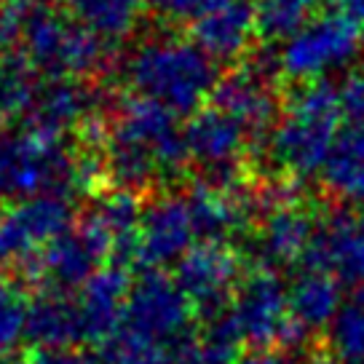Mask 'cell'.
<instances>
[{"label":"cell","mask_w":364,"mask_h":364,"mask_svg":"<svg viewBox=\"0 0 364 364\" xmlns=\"http://www.w3.org/2000/svg\"><path fill=\"white\" fill-rule=\"evenodd\" d=\"M217 80V62L182 30H161L129 51L124 86L129 94L164 105L174 115L198 113Z\"/></svg>","instance_id":"cell-1"},{"label":"cell","mask_w":364,"mask_h":364,"mask_svg":"<svg viewBox=\"0 0 364 364\" xmlns=\"http://www.w3.org/2000/svg\"><path fill=\"white\" fill-rule=\"evenodd\" d=\"M341 89L327 78L284 86V110L265 145V177L303 182L324 169L341 129Z\"/></svg>","instance_id":"cell-2"},{"label":"cell","mask_w":364,"mask_h":364,"mask_svg":"<svg viewBox=\"0 0 364 364\" xmlns=\"http://www.w3.org/2000/svg\"><path fill=\"white\" fill-rule=\"evenodd\" d=\"M19 54L46 80H100L113 68V43L57 6L24 14Z\"/></svg>","instance_id":"cell-3"},{"label":"cell","mask_w":364,"mask_h":364,"mask_svg":"<svg viewBox=\"0 0 364 364\" xmlns=\"http://www.w3.org/2000/svg\"><path fill=\"white\" fill-rule=\"evenodd\" d=\"M86 193L80 180L78 145H65V136L43 134L22 126L0 134V201L14 204L35 196Z\"/></svg>","instance_id":"cell-4"},{"label":"cell","mask_w":364,"mask_h":364,"mask_svg":"<svg viewBox=\"0 0 364 364\" xmlns=\"http://www.w3.org/2000/svg\"><path fill=\"white\" fill-rule=\"evenodd\" d=\"M110 260L113 244L107 233L89 212H83L68 233H62L38 255V260L19 279V284L38 287V292L73 295L75 289L80 292L91 276L102 271L105 262Z\"/></svg>","instance_id":"cell-5"},{"label":"cell","mask_w":364,"mask_h":364,"mask_svg":"<svg viewBox=\"0 0 364 364\" xmlns=\"http://www.w3.org/2000/svg\"><path fill=\"white\" fill-rule=\"evenodd\" d=\"M364 35L351 16L341 11L324 14L300 27L279 51V73L284 86L324 78L330 70L359 57Z\"/></svg>","instance_id":"cell-6"},{"label":"cell","mask_w":364,"mask_h":364,"mask_svg":"<svg viewBox=\"0 0 364 364\" xmlns=\"http://www.w3.org/2000/svg\"><path fill=\"white\" fill-rule=\"evenodd\" d=\"M73 201L59 196H35L6 204L0 212V262L11 268L16 282L30 271L38 255L75 225Z\"/></svg>","instance_id":"cell-7"},{"label":"cell","mask_w":364,"mask_h":364,"mask_svg":"<svg viewBox=\"0 0 364 364\" xmlns=\"http://www.w3.org/2000/svg\"><path fill=\"white\" fill-rule=\"evenodd\" d=\"M250 268L247 257L230 244L198 241L174 265V279L193 303L198 321L223 316Z\"/></svg>","instance_id":"cell-8"},{"label":"cell","mask_w":364,"mask_h":364,"mask_svg":"<svg viewBox=\"0 0 364 364\" xmlns=\"http://www.w3.org/2000/svg\"><path fill=\"white\" fill-rule=\"evenodd\" d=\"M193 316V303L174 276H166L164 271H145L132 282L124 314V327L129 330L171 348L191 335Z\"/></svg>","instance_id":"cell-9"},{"label":"cell","mask_w":364,"mask_h":364,"mask_svg":"<svg viewBox=\"0 0 364 364\" xmlns=\"http://www.w3.org/2000/svg\"><path fill=\"white\" fill-rule=\"evenodd\" d=\"M230 318L244 346L279 348L289 324V287L279 271L250 265L230 303Z\"/></svg>","instance_id":"cell-10"},{"label":"cell","mask_w":364,"mask_h":364,"mask_svg":"<svg viewBox=\"0 0 364 364\" xmlns=\"http://www.w3.org/2000/svg\"><path fill=\"white\" fill-rule=\"evenodd\" d=\"M110 105L113 100L100 80L54 78L38 83L33 102L24 113V126L54 136H78L91 121L102 118Z\"/></svg>","instance_id":"cell-11"},{"label":"cell","mask_w":364,"mask_h":364,"mask_svg":"<svg viewBox=\"0 0 364 364\" xmlns=\"http://www.w3.org/2000/svg\"><path fill=\"white\" fill-rule=\"evenodd\" d=\"M300 265L303 271L332 273L341 284H364V206L351 212L332 204L321 212L316 236Z\"/></svg>","instance_id":"cell-12"},{"label":"cell","mask_w":364,"mask_h":364,"mask_svg":"<svg viewBox=\"0 0 364 364\" xmlns=\"http://www.w3.org/2000/svg\"><path fill=\"white\" fill-rule=\"evenodd\" d=\"M196 225L185 193L159 191L142 204L136 262L145 271H164L193 247Z\"/></svg>","instance_id":"cell-13"},{"label":"cell","mask_w":364,"mask_h":364,"mask_svg":"<svg viewBox=\"0 0 364 364\" xmlns=\"http://www.w3.org/2000/svg\"><path fill=\"white\" fill-rule=\"evenodd\" d=\"M188 35L209 57L223 65H241L255 51L260 38L255 0H217L201 16H196Z\"/></svg>","instance_id":"cell-14"},{"label":"cell","mask_w":364,"mask_h":364,"mask_svg":"<svg viewBox=\"0 0 364 364\" xmlns=\"http://www.w3.org/2000/svg\"><path fill=\"white\" fill-rule=\"evenodd\" d=\"M129 268L121 265H105L83 284L78 295L80 324H83V341L100 346L110 335L124 327L126 300L132 289Z\"/></svg>","instance_id":"cell-15"},{"label":"cell","mask_w":364,"mask_h":364,"mask_svg":"<svg viewBox=\"0 0 364 364\" xmlns=\"http://www.w3.org/2000/svg\"><path fill=\"white\" fill-rule=\"evenodd\" d=\"M24 338L35 348H75L83 343L78 300L59 292H38L27 306Z\"/></svg>","instance_id":"cell-16"},{"label":"cell","mask_w":364,"mask_h":364,"mask_svg":"<svg viewBox=\"0 0 364 364\" xmlns=\"http://www.w3.org/2000/svg\"><path fill=\"white\" fill-rule=\"evenodd\" d=\"M343 306V284L324 271H303L289 287V314L316 335L332 324Z\"/></svg>","instance_id":"cell-17"},{"label":"cell","mask_w":364,"mask_h":364,"mask_svg":"<svg viewBox=\"0 0 364 364\" xmlns=\"http://www.w3.org/2000/svg\"><path fill=\"white\" fill-rule=\"evenodd\" d=\"M364 177V121H343L321 169L324 193L348 198Z\"/></svg>","instance_id":"cell-18"},{"label":"cell","mask_w":364,"mask_h":364,"mask_svg":"<svg viewBox=\"0 0 364 364\" xmlns=\"http://www.w3.org/2000/svg\"><path fill=\"white\" fill-rule=\"evenodd\" d=\"M145 0H68V11L105 41H124L136 30Z\"/></svg>","instance_id":"cell-19"},{"label":"cell","mask_w":364,"mask_h":364,"mask_svg":"<svg viewBox=\"0 0 364 364\" xmlns=\"http://www.w3.org/2000/svg\"><path fill=\"white\" fill-rule=\"evenodd\" d=\"M324 348L343 364H364V284L353 287V295L332 318Z\"/></svg>","instance_id":"cell-20"},{"label":"cell","mask_w":364,"mask_h":364,"mask_svg":"<svg viewBox=\"0 0 364 364\" xmlns=\"http://www.w3.org/2000/svg\"><path fill=\"white\" fill-rule=\"evenodd\" d=\"M35 73L22 54H0V124L27 113L35 97Z\"/></svg>","instance_id":"cell-21"},{"label":"cell","mask_w":364,"mask_h":364,"mask_svg":"<svg viewBox=\"0 0 364 364\" xmlns=\"http://www.w3.org/2000/svg\"><path fill=\"white\" fill-rule=\"evenodd\" d=\"M94 359L97 364H171V348L129 327H121L97 346Z\"/></svg>","instance_id":"cell-22"},{"label":"cell","mask_w":364,"mask_h":364,"mask_svg":"<svg viewBox=\"0 0 364 364\" xmlns=\"http://www.w3.org/2000/svg\"><path fill=\"white\" fill-rule=\"evenodd\" d=\"M27 306L22 287L14 276H0V356L14 353L27 330Z\"/></svg>","instance_id":"cell-23"},{"label":"cell","mask_w":364,"mask_h":364,"mask_svg":"<svg viewBox=\"0 0 364 364\" xmlns=\"http://www.w3.org/2000/svg\"><path fill=\"white\" fill-rule=\"evenodd\" d=\"M212 3L217 0H145V6H150L153 14H159L161 19L169 24L193 22Z\"/></svg>","instance_id":"cell-24"},{"label":"cell","mask_w":364,"mask_h":364,"mask_svg":"<svg viewBox=\"0 0 364 364\" xmlns=\"http://www.w3.org/2000/svg\"><path fill=\"white\" fill-rule=\"evenodd\" d=\"M338 89H341L343 121H364V70L348 73Z\"/></svg>","instance_id":"cell-25"},{"label":"cell","mask_w":364,"mask_h":364,"mask_svg":"<svg viewBox=\"0 0 364 364\" xmlns=\"http://www.w3.org/2000/svg\"><path fill=\"white\" fill-rule=\"evenodd\" d=\"M27 364H97V359L78 348H33Z\"/></svg>","instance_id":"cell-26"},{"label":"cell","mask_w":364,"mask_h":364,"mask_svg":"<svg viewBox=\"0 0 364 364\" xmlns=\"http://www.w3.org/2000/svg\"><path fill=\"white\" fill-rule=\"evenodd\" d=\"M300 353L284 351V348H252L241 353L233 364H297Z\"/></svg>","instance_id":"cell-27"},{"label":"cell","mask_w":364,"mask_h":364,"mask_svg":"<svg viewBox=\"0 0 364 364\" xmlns=\"http://www.w3.org/2000/svg\"><path fill=\"white\" fill-rule=\"evenodd\" d=\"M335 11L351 16L364 35V0H341V3H335Z\"/></svg>","instance_id":"cell-28"},{"label":"cell","mask_w":364,"mask_h":364,"mask_svg":"<svg viewBox=\"0 0 364 364\" xmlns=\"http://www.w3.org/2000/svg\"><path fill=\"white\" fill-rule=\"evenodd\" d=\"M6 6H11L22 14H30L35 9H43V6H54V3L51 0H6Z\"/></svg>","instance_id":"cell-29"},{"label":"cell","mask_w":364,"mask_h":364,"mask_svg":"<svg viewBox=\"0 0 364 364\" xmlns=\"http://www.w3.org/2000/svg\"><path fill=\"white\" fill-rule=\"evenodd\" d=\"M306 364H343V362L338 359V356H332V353L327 351L324 346H318L316 351H314V353H311V356L306 359Z\"/></svg>","instance_id":"cell-30"},{"label":"cell","mask_w":364,"mask_h":364,"mask_svg":"<svg viewBox=\"0 0 364 364\" xmlns=\"http://www.w3.org/2000/svg\"><path fill=\"white\" fill-rule=\"evenodd\" d=\"M0 364H27V359H16L14 353H6V356H0Z\"/></svg>","instance_id":"cell-31"},{"label":"cell","mask_w":364,"mask_h":364,"mask_svg":"<svg viewBox=\"0 0 364 364\" xmlns=\"http://www.w3.org/2000/svg\"><path fill=\"white\" fill-rule=\"evenodd\" d=\"M330 3H332V6H335V3H341V0H330Z\"/></svg>","instance_id":"cell-32"}]
</instances>
